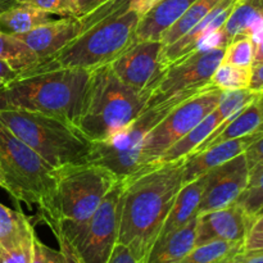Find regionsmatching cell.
Segmentation results:
<instances>
[{
    "instance_id": "6da1fadb",
    "label": "cell",
    "mask_w": 263,
    "mask_h": 263,
    "mask_svg": "<svg viewBox=\"0 0 263 263\" xmlns=\"http://www.w3.org/2000/svg\"><path fill=\"white\" fill-rule=\"evenodd\" d=\"M122 181L117 243L144 263L184 185V159L156 164Z\"/></svg>"
},
{
    "instance_id": "7a4b0ae2",
    "label": "cell",
    "mask_w": 263,
    "mask_h": 263,
    "mask_svg": "<svg viewBox=\"0 0 263 263\" xmlns=\"http://www.w3.org/2000/svg\"><path fill=\"white\" fill-rule=\"evenodd\" d=\"M89 77L86 69L39 63L18 73L0 90V109L43 113L76 126Z\"/></svg>"
},
{
    "instance_id": "3957f363",
    "label": "cell",
    "mask_w": 263,
    "mask_h": 263,
    "mask_svg": "<svg viewBox=\"0 0 263 263\" xmlns=\"http://www.w3.org/2000/svg\"><path fill=\"white\" fill-rule=\"evenodd\" d=\"M152 94L121 81L109 64L98 67L90 71L77 128L91 143L108 140L141 115Z\"/></svg>"
},
{
    "instance_id": "277c9868",
    "label": "cell",
    "mask_w": 263,
    "mask_h": 263,
    "mask_svg": "<svg viewBox=\"0 0 263 263\" xmlns=\"http://www.w3.org/2000/svg\"><path fill=\"white\" fill-rule=\"evenodd\" d=\"M0 121L53 168L89 162L92 143L72 123L21 109H0Z\"/></svg>"
},
{
    "instance_id": "5b68a950",
    "label": "cell",
    "mask_w": 263,
    "mask_h": 263,
    "mask_svg": "<svg viewBox=\"0 0 263 263\" xmlns=\"http://www.w3.org/2000/svg\"><path fill=\"white\" fill-rule=\"evenodd\" d=\"M118 181L121 180L110 170L92 162L57 168L50 208L41 218L46 225L84 222Z\"/></svg>"
},
{
    "instance_id": "8992f818",
    "label": "cell",
    "mask_w": 263,
    "mask_h": 263,
    "mask_svg": "<svg viewBox=\"0 0 263 263\" xmlns=\"http://www.w3.org/2000/svg\"><path fill=\"white\" fill-rule=\"evenodd\" d=\"M141 15L133 9L103 18L82 31L71 44L41 64L92 71L109 64L135 43Z\"/></svg>"
},
{
    "instance_id": "52a82bcc",
    "label": "cell",
    "mask_w": 263,
    "mask_h": 263,
    "mask_svg": "<svg viewBox=\"0 0 263 263\" xmlns=\"http://www.w3.org/2000/svg\"><path fill=\"white\" fill-rule=\"evenodd\" d=\"M0 172L7 192L15 202L36 205L41 216L50 208L55 186V168L18 139L0 121Z\"/></svg>"
},
{
    "instance_id": "ba28073f",
    "label": "cell",
    "mask_w": 263,
    "mask_h": 263,
    "mask_svg": "<svg viewBox=\"0 0 263 263\" xmlns=\"http://www.w3.org/2000/svg\"><path fill=\"white\" fill-rule=\"evenodd\" d=\"M203 89L187 90L158 104L146 105L141 115L120 133L105 141L92 143L89 162L107 167L117 175L120 180H126L136 175L140 170L141 152L149 131L177 104Z\"/></svg>"
},
{
    "instance_id": "9c48e42d",
    "label": "cell",
    "mask_w": 263,
    "mask_h": 263,
    "mask_svg": "<svg viewBox=\"0 0 263 263\" xmlns=\"http://www.w3.org/2000/svg\"><path fill=\"white\" fill-rule=\"evenodd\" d=\"M123 181H118L105 195L91 217L84 222L51 223L71 243L82 263H108L117 244L120 229L121 194Z\"/></svg>"
},
{
    "instance_id": "30bf717a",
    "label": "cell",
    "mask_w": 263,
    "mask_h": 263,
    "mask_svg": "<svg viewBox=\"0 0 263 263\" xmlns=\"http://www.w3.org/2000/svg\"><path fill=\"white\" fill-rule=\"evenodd\" d=\"M221 94L222 90L213 85H208L167 113L146 135L138 174L153 166L154 162L172 144L193 130L200 121L215 110L220 102Z\"/></svg>"
},
{
    "instance_id": "8fae6325",
    "label": "cell",
    "mask_w": 263,
    "mask_h": 263,
    "mask_svg": "<svg viewBox=\"0 0 263 263\" xmlns=\"http://www.w3.org/2000/svg\"><path fill=\"white\" fill-rule=\"evenodd\" d=\"M225 48L195 50L164 69L153 90L148 105L158 104L187 90H198L211 84V77L222 62Z\"/></svg>"
},
{
    "instance_id": "7c38bea8",
    "label": "cell",
    "mask_w": 263,
    "mask_h": 263,
    "mask_svg": "<svg viewBox=\"0 0 263 263\" xmlns=\"http://www.w3.org/2000/svg\"><path fill=\"white\" fill-rule=\"evenodd\" d=\"M163 48L161 40L135 41L109 66L128 86L140 91L154 90L166 69L161 62Z\"/></svg>"
},
{
    "instance_id": "4fadbf2b",
    "label": "cell",
    "mask_w": 263,
    "mask_h": 263,
    "mask_svg": "<svg viewBox=\"0 0 263 263\" xmlns=\"http://www.w3.org/2000/svg\"><path fill=\"white\" fill-rule=\"evenodd\" d=\"M198 215L221 210L236 203L249 181L246 156L235 157L205 175Z\"/></svg>"
},
{
    "instance_id": "5bb4252c",
    "label": "cell",
    "mask_w": 263,
    "mask_h": 263,
    "mask_svg": "<svg viewBox=\"0 0 263 263\" xmlns=\"http://www.w3.org/2000/svg\"><path fill=\"white\" fill-rule=\"evenodd\" d=\"M252 221L238 203L200 213L195 225V246L213 240L243 241Z\"/></svg>"
},
{
    "instance_id": "9a60e30c",
    "label": "cell",
    "mask_w": 263,
    "mask_h": 263,
    "mask_svg": "<svg viewBox=\"0 0 263 263\" xmlns=\"http://www.w3.org/2000/svg\"><path fill=\"white\" fill-rule=\"evenodd\" d=\"M81 31L82 23L79 17H62L59 20L49 21L28 32L14 36L32 49L40 63L48 61L66 48Z\"/></svg>"
},
{
    "instance_id": "2e32d148",
    "label": "cell",
    "mask_w": 263,
    "mask_h": 263,
    "mask_svg": "<svg viewBox=\"0 0 263 263\" xmlns=\"http://www.w3.org/2000/svg\"><path fill=\"white\" fill-rule=\"evenodd\" d=\"M236 2L238 0H221L189 32L177 39L175 43L164 46L161 55L162 66L167 68L174 62L195 51L205 37L212 35L216 31L221 30L225 26L229 15L233 12Z\"/></svg>"
},
{
    "instance_id": "e0dca14e",
    "label": "cell",
    "mask_w": 263,
    "mask_h": 263,
    "mask_svg": "<svg viewBox=\"0 0 263 263\" xmlns=\"http://www.w3.org/2000/svg\"><path fill=\"white\" fill-rule=\"evenodd\" d=\"M263 135V128L243 138L231 139L211 146L199 153H193L184 159V184L199 179L211 170L240 156L254 140Z\"/></svg>"
},
{
    "instance_id": "ac0fdd59",
    "label": "cell",
    "mask_w": 263,
    "mask_h": 263,
    "mask_svg": "<svg viewBox=\"0 0 263 263\" xmlns=\"http://www.w3.org/2000/svg\"><path fill=\"white\" fill-rule=\"evenodd\" d=\"M261 128H263V98L258 95V98L243 110L218 126L193 153H199L222 141L243 138Z\"/></svg>"
},
{
    "instance_id": "d6986e66",
    "label": "cell",
    "mask_w": 263,
    "mask_h": 263,
    "mask_svg": "<svg viewBox=\"0 0 263 263\" xmlns=\"http://www.w3.org/2000/svg\"><path fill=\"white\" fill-rule=\"evenodd\" d=\"M195 0H161L140 17L135 40H161L162 35L186 12Z\"/></svg>"
},
{
    "instance_id": "ffe728a7",
    "label": "cell",
    "mask_w": 263,
    "mask_h": 263,
    "mask_svg": "<svg viewBox=\"0 0 263 263\" xmlns=\"http://www.w3.org/2000/svg\"><path fill=\"white\" fill-rule=\"evenodd\" d=\"M195 225L197 217L184 228L156 240L144 263H181L195 247Z\"/></svg>"
},
{
    "instance_id": "44dd1931",
    "label": "cell",
    "mask_w": 263,
    "mask_h": 263,
    "mask_svg": "<svg viewBox=\"0 0 263 263\" xmlns=\"http://www.w3.org/2000/svg\"><path fill=\"white\" fill-rule=\"evenodd\" d=\"M203 184H204V177L202 176L194 181L182 185L174 204H172L171 211H170L168 216H167L166 221L162 226L157 240L184 228L186 223H189L190 221L197 217L198 207H199L200 197H202L203 192Z\"/></svg>"
},
{
    "instance_id": "7402d4cb",
    "label": "cell",
    "mask_w": 263,
    "mask_h": 263,
    "mask_svg": "<svg viewBox=\"0 0 263 263\" xmlns=\"http://www.w3.org/2000/svg\"><path fill=\"white\" fill-rule=\"evenodd\" d=\"M35 235L32 223L22 211H14L0 203V249L7 252L30 249Z\"/></svg>"
},
{
    "instance_id": "603a6c76",
    "label": "cell",
    "mask_w": 263,
    "mask_h": 263,
    "mask_svg": "<svg viewBox=\"0 0 263 263\" xmlns=\"http://www.w3.org/2000/svg\"><path fill=\"white\" fill-rule=\"evenodd\" d=\"M225 121L221 117L220 112L216 108L215 110L210 113L207 117L203 121H200L197 126H195L193 130H190L189 133L185 134L181 139L176 141L175 144H172L156 162H154L153 166L156 164H163V163H172V162L181 161L185 159L186 157H189L216 128Z\"/></svg>"
},
{
    "instance_id": "cb8c5ba5",
    "label": "cell",
    "mask_w": 263,
    "mask_h": 263,
    "mask_svg": "<svg viewBox=\"0 0 263 263\" xmlns=\"http://www.w3.org/2000/svg\"><path fill=\"white\" fill-rule=\"evenodd\" d=\"M51 21L50 14L31 5L13 4L0 12V32L20 35Z\"/></svg>"
},
{
    "instance_id": "d4e9b609",
    "label": "cell",
    "mask_w": 263,
    "mask_h": 263,
    "mask_svg": "<svg viewBox=\"0 0 263 263\" xmlns=\"http://www.w3.org/2000/svg\"><path fill=\"white\" fill-rule=\"evenodd\" d=\"M262 21L263 0H238L222 31L230 43L236 36H248Z\"/></svg>"
},
{
    "instance_id": "484cf974",
    "label": "cell",
    "mask_w": 263,
    "mask_h": 263,
    "mask_svg": "<svg viewBox=\"0 0 263 263\" xmlns=\"http://www.w3.org/2000/svg\"><path fill=\"white\" fill-rule=\"evenodd\" d=\"M241 251L243 241H208L195 246L181 263H234Z\"/></svg>"
},
{
    "instance_id": "4316f807",
    "label": "cell",
    "mask_w": 263,
    "mask_h": 263,
    "mask_svg": "<svg viewBox=\"0 0 263 263\" xmlns=\"http://www.w3.org/2000/svg\"><path fill=\"white\" fill-rule=\"evenodd\" d=\"M0 59L9 64L15 72L30 69L39 64V58L32 49L14 35L0 32Z\"/></svg>"
},
{
    "instance_id": "83f0119b",
    "label": "cell",
    "mask_w": 263,
    "mask_h": 263,
    "mask_svg": "<svg viewBox=\"0 0 263 263\" xmlns=\"http://www.w3.org/2000/svg\"><path fill=\"white\" fill-rule=\"evenodd\" d=\"M221 0H195L186 9V12L162 35L161 43L163 46L175 43L177 39L189 32L195 25L200 22Z\"/></svg>"
},
{
    "instance_id": "f1b7e54d",
    "label": "cell",
    "mask_w": 263,
    "mask_h": 263,
    "mask_svg": "<svg viewBox=\"0 0 263 263\" xmlns=\"http://www.w3.org/2000/svg\"><path fill=\"white\" fill-rule=\"evenodd\" d=\"M252 79V67H240L234 64L222 63L211 77V85L222 91L226 90L249 89Z\"/></svg>"
},
{
    "instance_id": "f546056e",
    "label": "cell",
    "mask_w": 263,
    "mask_h": 263,
    "mask_svg": "<svg viewBox=\"0 0 263 263\" xmlns=\"http://www.w3.org/2000/svg\"><path fill=\"white\" fill-rule=\"evenodd\" d=\"M249 217L254 216L263 208V168L249 174V181L244 192L236 200Z\"/></svg>"
},
{
    "instance_id": "4dcf8cb0",
    "label": "cell",
    "mask_w": 263,
    "mask_h": 263,
    "mask_svg": "<svg viewBox=\"0 0 263 263\" xmlns=\"http://www.w3.org/2000/svg\"><path fill=\"white\" fill-rule=\"evenodd\" d=\"M256 53V44L249 36H236L225 48L222 63L240 67H252Z\"/></svg>"
},
{
    "instance_id": "1f68e13d",
    "label": "cell",
    "mask_w": 263,
    "mask_h": 263,
    "mask_svg": "<svg viewBox=\"0 0 263 263\" xmlns=\"http://www.w3.org/2000/svg\"><path fill=\"white\" fill-rule=\"evenodd\" d=\"M258 92L252 91L251 89L226 90L222 91L218 102L217 110L220 112L223 121L230 120L231 117L243 110L248 104L258 98Z\"/></svg>"
},
{
    "instance_id": "d6a6232c",
    "label": "cell",
    "mask_w": 263,
    "mask_h": 263,
    "mask_svg": "<svg viewBox=\"0 0 263 263\" xmlns=\"http://www.w3.org/2000/svg\"><path fill=\"white\" fill-rule=\"evenodd\" d=\"M17 4L31 5L49 14L61 17H79L77 0H13Z\"/></svg>"
},
{
    "instance_id": "836d02e7",
    "label": "cell",
    "mask_w": 263,
    "mask_h": 263,
    "mask_svg": "<svg viewBox=\"0 0 263 263\" xmlns=\"http://www.w3.org/2000/svg\"><path fill=\"white\" fill-rule=\"evenodd\" d=\"M263 253V211L254 216L243 240V251L238 258Z\"/></svg>"
},
{
    "instance_id": "e575fe53",
    "label": "cell",
    "mask_w": 263,
    "mask_h": 263,
    "mask_svg": "<svg viewBox=\"0 0 263 263\" xmlns=\"http://www.w3.org/2000/svg\"><path fill=\"white\" fill-rule=\"evenodd\" d=\"M128 2H130V0H110L107 4L103 5L102 8H99L98 10L92 12L91 14L86 15V17L84 18H80V21H81L82 23V31L89 28L90 26H92L94 23L102 21L103 18L110 17V15L118 14V13H122L123 10L127 9Z\"/></svg>"
},
{
    "instance_id": "d590c367",
    "label": "cell",
    "mask_w": 263,
    "mask_h": 263,
    "mask_svg": "<svg viewBox=\"0 0 263 263\" xmlns=\"http://www.w3.org/2000/svg\"><path fill=\"white\" fill-rule=\"evenodd\" d=\"M31 263H63V258L59 249L50 248L35 235Z\"/></svg>"
},
{
    "instance_id": "8d00e7d4",
    "label": "cell",
    "mask_w": 263,
    "mask_h": 263,
    "mask_svg": "<svg viewBox=\"0 0 263 263\" xmlns=\"http://www.w3.org/2000/svg\"><path fill=\"white\" fill-rule=\"evenodd\" d=\"M249 174L263 168V135L254 140L244 152Z\"/></svg>"
},
{
    "instance_id": "74e56055",
    "label": "cell",
    "mask_w": 263,
    "mask_h": 263,
    "mask_svg": "<svg viewBox=\"0 0 263 263\" xmlns=\"http://www.w3.org/2000/svg\"><path fill=\"white\" fill-rule=\"evenodd\" d=\"M55 235L57 241L59 244V251L62 253V258H63V263H82L80 257L77 256L76 251L73 249V247L71 246L68 240L59 233L58 230H51Z\"/></svg>"
},
{
    "instance_id": "f35d334b",
    "label": "cell",
    "mask_w": 263,
    "mask_h": 263,
    "mask_svg": "<svg viewBox=\"0 0 263 263\" xmlns=\"http://www.w3.org/2000/svg\"><path fill=\"white\" fill-rule=\"evenodd\" d=\"M32 248L17 252H7L0 249V263H31Z\"/></svg>"
},
{
    "instance_id": "ab89813d",
    "label": "cell",
    "mask_w": 263,
    "mask_h": 263,
    "mask_svg": "<svg viewBox=\"0 0 263 263\" xmlns=\"http://www.w3.org/2000/svg\"><path fill=\"white\" fill-rule=\"evenodd\" d=\"M108 263H143V262L139 261L127 247L123 246V244L117 243L116 244L115 249H113L112 254H110V258L109 261H108Z\"/></svg>"
},
{
    "instance_id": "60d3db41",
    "label": "cell",
    "mask_w": 263,
    "mask_h": 263,
    "mask_svg": "<svg viewBox=\"0 0 263 263\" xmlns=\"http://www.w3.org/2000/svg\"><path fill=\"white\" fill-rule=\"evenodd\" d=\"M110 0H77V10H79V18H84L91 14L92 12L102 8Z\"/></svg>"
},
{
    "instance_id": "b9f144b4",
    "label": "cell",
    "mask_w": 263,
    "mask_h": 263,
    "mask_svg": "<svg viewBox=\"0 0 263 263\" xmlns=\"http://www.w3.org/2000/svg\"><path fill=\"white\" fill-rule=\"evenodd\" d=\"M249 89L258 94L263 91V62L252 66V79Z\"/></svg>"
},
{
    "instance_id": "7bdbcfd3",
    "label": "cell",
    "mask_w": 263,
    "mask_h": 263,
    "mask_svg": "<svg viewBox=\"0 0 263 263\" xmlns=\"http://www.w3.org/2000/svg\"><path fill=\"white\" fill-rule=\"evenodd\" d=\"M158 2H161V0H130L127 8L128 9L135 10V12H138L139 14L143 17V15L145 14L152 7H154Z\"/></svg>"
},
{
    "instance_id": "ee69618b",
    "label": "cell",
    "mask_w": 263,
    "mask_h": 263,
    "mask_svg": "<svg viewBox=\"0 0 263 263\" xmlns=\"http://www.w3.org/2000/svg\"><path fill=\"white\" fill-rule=\"evenodd\" d=\"M17 74H18V72H15L14 69L9 66V64L5 63L4 61H2V59H0V77H2V79L7 80V81L9 82L10 80L14 79Z\"/></svg>"
},
{
    "instance_id": "f6af8a7d",
    "label": "cell",
    "mask_w": 263,
    "mask_h": 263,
    "mask_svg": "<svg viewBox=\"0 0 263 263\" xmlns=\"http://www.w3.org/2000/svg\"><path fill=\"white\" fill-rule=\"evenodd\" d=\"M236 262L241 263H263V253L253 254V256L241 257V258L236 259Z\"/></svg>"
},
{
    "instance_id": "bcb514c9",
    "label": "cell",
    "mask_w": 263,
    "mask_h": 263,
    "mask_svg": "<svg viewBox=\"0 0 263 263\" xmlns=\"http://www.w3.org/2000/svg\"><path fill=\"white\" fill-rule=\"evenodd\" d=\"M263 62V39L256 44V53H254L253 64H258Z\"/></svg>"
},
{
    "instance_id": "7dc6e473",
    "label": "cell",
    "mask_w": 263,
    "mask_h": 263,
    "mask_svg": "<svg viewBox=\"0 0 263 263\" xmlns=\"http://www.w3.org/2000/svg\"><path fill=\"white\" fill-rule=\"evenodd\" d=\"M13 4H15L13 0H0V8H2V10L7 9V8L12 7Z\"/></svg>"
},
{
    "instance_id": "c3c4849f",
    "label": "cell",
    "mask_w": 263,
    "mask_h": 263,
    "mask_svg": "<svg viewBox=\"0 0 263 263\" xmlns=\"http://www.w3.org/2000/svg\"><path fill=\"white\" fill-rule=\"evenodd\" d=\"M0 187L4 190H7V184H5V180H4V177H3L2 172H0Z\"/></svg>"
},
{
    "instance_id": "681fc988",
    "label": "cell",
    "mask_w": 263,
    "mask_h": 263,
    "mask_svg": "<svg viewBox=\"0 0 263 263\" xmlns=\"http://www.w3.org/2000/svg\"><path fill=\"white\" fill-rule=\"evenodd\" d=\"M7 80H4V79H2V77H0V90L3 89V87L5 86V85H7Z\"/></svg>"
},
{
    "instance_id": "f907efd6",
    "label": "cell",
    "mask_w": 263,
    "mask_h": 263,
    "mask_svg": "<svg viewBox=\"0 0 263 263\" xmlns=\"http://www.w3.org/2000/svg\"><path fill=\"white\" fill-rule=\"evenodd\" d=\"M259 97H262V98H263V91H262V92H259Z\"/></svg>"
},
{
    "instance_id": "816d5d0a",
    "label": "cell",
    "mask_w": 263,
    "mask_h": 263,
    "mask_svg": "<svg viewBox=\"0 0 263 263\" xmlns=\"http://www.w3.org/2000/svg\"><path fill=\"white\" fill-rule=\"evenodd\" d=\"M261 211H263V208H262V210H261ZM261 211H259V212H261ZM259 212H258V213H259ZM258 213H257V215H258ZM257 215H256V216H257Z\"/></svg>"
},
{
    "instance_id": "f5cc1de1",
    "label": "cell",
    "mask_w": 263,
    "mask_h": 263,
    "mask_svg": "<svg viewBox=\"0 0 263 263\" xmlns=\"http://www.w3.org/2000/svg\"><path fill=\"white\" fill-rule=\"evenodd\" d=\"M234 263H241V262H234Z\"/></svg>"
},
{
    "instance_id": "db71d44e",
    "label": "cell",
    "mask_w": 263,
    "mask_h": 263,
    "mask_svg": "<svg viewBox=\"0 0 263 263\" xmlns=\"http://www.w3.org/2000/svg\"><path fill=\"white\" fill-rule=\"evenodd\" d=\"M0 12H2V8H0Z\"/></svg>"
}]
</instances>
